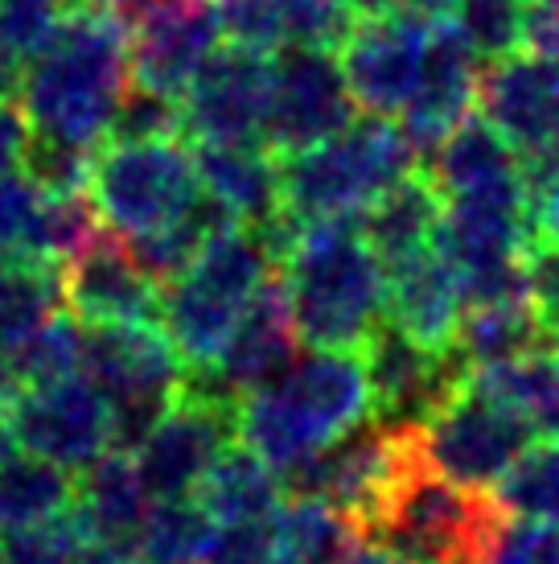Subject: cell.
Wrapping results in <instances>:
<instances>
[{
	"label": "cell",
	"mask_w": 559,
	"mask_h": 564,
	"mask_svg": "<svg viewBox=\"0 0 559 564\" xmlns=\"http://www.w3.org/2000/svg\"><path fill=\"white\" fill-rule=\"evenodd\" d=\"M128 87L132 63L124 21L108 4H95L66 13L54 42L25 66L17 99L37 137L99 149Z\"/></svg>",
	"instance_id": "6da1fadb"
},
{
	"label": "cell",
	"mask_w": 559,
	"mask_h": 564,
	"mask_svg": "<svg viewBox=\"0 0 559 564\" xmlns=\"http://www.w3.org/2000/svg\"><path fill=\"white\" fill-rule=\"evenodd\" d=\"M511 511L494 490L461 486L432 470L407 429L399 466L362 523V535L404 564H490Z\"/></svg>",
	"instance_id": "7a4b0ae2"
},
{
	"label": "cell",
	"mask_w": 559,
	"mask_h": 564,
	"mask_svg": "<svg viewBox=\"0 0 559 564\" xmlns=\"http://www.w3.org/2000/svg\"><path fill=\"white\" fill-rule=\"evenodd\" d=\"M371 421V383L358 350H313L239 400V441L284 478L300 462Z\"/></svg>",
	"instance_id": "3957f363"
},
{
	"label": "cell",
	"mask_w": 559,
	"mask_h": 564,
	"mask_svg": "<svg viewBox=\"0 0 559 564\" xmlns=\"http://www.w3.org/2000/svg\"><path fill=\"white\" fill-rule=\"evenodd\" d=\"M280 264L300 343L313 350H362L387 310V268L362 239L358 219L300 227Z\"/></svg>",
	"instance_id": "277c9868"
},
{
	"label": "cell",
	"mask_w": 559,
	"mask_h": 564,
	"mask_svg": "<svg viewBox=\"0 0 559 564\" xmlns=\"http://www.w3.org/2000/svg\"><path fill=\"white\" fill-rule=\"evenodd\" d=\"M412 170L416 153L395 120L354 116L329 141L280 158V203L296 227L358 219L391 182Z\"/></svg>",
	"instance_id": "5b68a950"
},
{
	"label": "cell",
	"mask_w": 559,
	"mask_h": 564,
	"mask_svg": "<svg viewBox=\"0 0 559 564\" xmlns=\"http://www.w3.org/2000/svg\"><path fill=\"white\" fill-rule=\"evenodd\" d=\"M276 272L272 251L248 227H227L194 256V264L161 289V329L169 334L186 367H206L234 322L243 317L260 284Z\"/></svg>",
	"instance_id": "8992f818"
},
{
	"label": "cell",
	"mask_w": 559,
	"mask_h": 564,
	"mask_svg": "<svg viewBox=\"0 0 559 564\" xmlns=\"http://www.w3.org/2000/svg\"><path fill=\"white\" fill-rule=\"evenodd\" d=\"M83 376L108 400L111 449H136L186 388L189 367L161 326H83Z\"/></svg>",
	"instance_id": "52a82bcc"
},
{
	"label": "cell",
	"mask_w": 559,
	"mask_h": 564,
	"mask_svg": "<svg viewBox=\"0 0 559 564\" xmlns=\"http://www.w3.org/2000/svg\"><path fill=\"white\" fill-rule=\"evenodd\" d=\"M87 194L111 236L140 239L182 219L202 198V182L194 149L182 137L128 144L108 141L95 149Z\"/></svg>",
	"instance_id": "ba28073f"
},
{
	"label": "cell",
	"mask_w": 559,
	"mask_h": 564,
	"mask_svg": "<svg viewBox=\"0 0 559 564\" xmlns=\"http://www.w3.org/2000/svg\"><path fill=\"white\" fill-rule=\"evenodd\" d=\"M535 437L539 429L518 408L502 404L473 379H465L428 421L416 424L424 462L452 482L478 490H494Z\"/></svg>",
	"instance_id": "9c48e42d"
},
{
	"label": "cell",
	"mask_w": 559,
	"mask_h": 564,
	"mask_svg": "<svg viewBox=\"0 0 559 564\" xmlns=\"http://www.w3.org/2000/svg\"><path fill=\"white\" fill-rule=\"evenodd\" d=\"M239 441V404L198 392L194 383L149 429L132 457L153 499H194L222 449Z\"/></svg>",
	"instance_id": "30bf717a"
},
{
	"label": "cell",
	"mask_w": 559,
	"mask_h": 564,
	"mask_svg": "<svg viewBox=\"0 0 559 564\" xmlns=\"http://www.w3.org/2000/svg\"><path fill=\"white\" fill-rule=\"evenodd\" d=\"M354 116L358 108L346 87L342 63L329 50L280 46L272 54L264 144L276 158L329 141Z\"/></svg>",
	"instance_id": "8fae6325"
},
{
	"label": "cell",
	"mask_w": 559,
	"mask_h": 564,
	"mask_svg": "<svg viewBox=\"0 0 559 564\" xmlns=\"http://www.w3.org/2000/svg\"><path fill=\"white\" fill-rule=\"evenodd\" d=\"M4 424L17 449L46 457L70 474L111 449L108 400L95 392V383L83 371L54 383L21 388L4 404Z\"/></svg>",
	"instance_id": "7c38bea8"
},
{
	"label": "cell",
	"mask_w": 559,
	"mask_h": 564,
	"mask_svg": "<svg viewBox=\"0 0 559 564\" xmlns=\"http://www.w3.org/2000/svg\"><path fill=\"white\" fill-rule=\"evenodd\" d=\"M358 359H362V371L371 383V421L387 424V429L424 424L469 379V371L457 362L449 346L432 350V346L407 338L387 317L371 329Z\"/></svg>",
	"instance_id": "4fadbf2b"
},
{
	"label": "cell",
	"mask_w": 559,
	"mask_h": 564,
	"mask_svg": "<svg viewBox=\"0 0 559 564\" xmlns=\"http://www.w3.org/2000/svg\"><path fill=\"white\" fill-rule=\"evenodd\" d=\"M407 445V429H387L379 421L354 424L346 437L326 445L321 454H313L309 462H300L296 470L280 478L288 499H313L333 507L338 516H346L362 532V523L371 516V507L379 502L383 486L391 482V474L399 466Z\"/></svg>",
	"instance_id": "5bb4252c"
},
{
	"label": "cell",
	"mask_w": 559,
	"mask_h": 564,
	"mask_svg": "<svg viewBox=\"0 0 559 564\" xmlns=\"http://www.w3.org/2000/svg\"><path fill=\"white\" fill-rule=\"evenodd\" d=\"M300 346L305 343H300L293 314H288V297H284L280 272H272L260 284V293L251 297L248 310H243V317L234 322L231 338L222 343V350L206 367H194L186 383H194L206 395L227 400V404H239L243 395L276 383L300 359Z\"/></svg>",
	"instance_id": "9a60e30c"
},
{
	"label": "cell",
	"mask_w": 559,
	"mask_h": 564,
	"mask_svg": "<svg viewBox=\"0 0 559 564\" xmlns=\"http://www.w3.org/2000/svg\"><path fill=\"white\" fill-rule=\"evenodd\" d=\"M267 83H272V54L222 42L177 99L182 132L198 144L264 141Z\"/></svg>",
	"instance_id": "2e32d148"
},
{
	"label": "cell",
	"mask_w": 559,
	"mask_h": 564,
	"mask_svg": "<svg viewBox=\"0 0 559 564\" xmlns=\"http://www.w3.org/2000/svg\"><path fill=\"white\" fill-rule=\"evenodd\" d=\"M132 83L182 99L198 66L222 46L215 0H144L124 21Z\"/></svg>",
	"instance_id": "e0dca14e"
},
{
	"label": "cell",
	"mask_w": 559,
	"mask_h": 564,
	"mask_svg": "<svg viewBox=\"0 0 559 564\" xmlns=\"http://www.w3.org/2000/svg\"><path fill=\"white\" fill-rule=\"evenodd\" d=\"M428 37H432L428 25L395 9L358 17L350 37L342 42V75L362 116L395 120L404 111L428 54Z\"/></svg>",
	"instance_id": "ac0fdd59"
},
{
	"label": "cell",
	"mask_w": 559,
	"mask_h": 564,
	"mask_svg": "<svg viewBox=\"0 0 559 564\" xmlns=\"http://www.w3.org/2000/svg\"><path fill=\"white\" fill-rule=\"evenodd\" d=\"M66 314L83 326H161V284L108 227L58 268Z\"/></svg>",
	"instance_id": "d6986e66"
},
{
	"label": "cell",
	"mask_w": 559,
	"mask_h": 564,
	"mask_svg": "<svg viewBox=\"0 0 559 564\" xmlns=\"http://www.w3.org/2000/svg\"><path fill=\"white\" fill-rule=\"evenodd\" d=\"M478 116L518 158L559 141V58L518 50L478 70Z\"/></svg>",
	"instance_id": "ffe728a7"
},
{
	"label": "cell",
	"mask_w": 559,
	"mask_h": 564,
	"mask_svg": "<svg viewBox=\"0 0 559 564\" xmlns=\"http://www.w3.org/2000/svg\"><path fill=\"white\" fill-rule=\"evenodd\" d=\"M473 108H478V58L461 42V33L452 25H440L428 37L419 79L399 111V132L407 137L416 161L432 158L436 144L461 120H469Z\"/></svg>",
	"instance_id": "44dd1931"
},
{
	"label": "cell",
	"mask_w": 559,
	"mask_h": 564,
	"mask_svg": "<svg viewBox=\"0 0 559 564\" xmlns=\"http://www.w3.org/2000/svg\"><path fill=\"white\" fill-rule=\"evenodd\" d=\"M461 314H465L461 272L436 243L387 268L383 317L391 326L404 329L407 338L432 346V350H445L452 343V329H457Z\"/></svg>",
	"instance_id": "7402d4cb"
},
{
	"label": "cell",
	"mask_w": 559,
	"mask_h": 564,
	"mask_svg": "<svg viewBox=\"0 0 559 564\" xmlns=\"http://www.w3.org/2000/svg\"><path fill=\"white\" fill-rule=\"evenodd\" d=\"M419 170L428 173L445 203H485V198H518L527 194L518 153L485 124L482 116H469L452 128L436 153Z\"/></svg>",
	"instance_id": "603a6c76"
},
{
	"label": "cell",
	"mask_w": 559,
	"mask_h": 564,
	"mask_svg": "<svg viewBox=\"0 0 559 564\" xmlns=\"http://www.w3.org/2000/svg\"><path fill=\"white\" fill-rule=\"evenodd\" d=\"M202 194H210L239 227L260 231L284 215L280 203V158L264 141L194 144Z\"/></svg>",
	"instance_id": "cb8c5ba5"
},
{
	"label": "cell",
	"mask_w": 559,
	"mask_h": 564,
	"mask_svg": "<svg viewBox=\"0 0 559 564\" xmlns=\"http://www.w3.org/2000/svg\"><path fill=\"white\" fill-rule=\"evenodd\" d=\"M149 507H153V495L128 449H108L78 470L70 511L95 549H136Z\"/></svg>",
	"instance_id": "d4e9b609"
},
{
	"label": "cell",
	"mask_w": 559,
	"mask_h": 564,
	"mask_svg": "<svg viewBox=\"0 0 559 564\" xmlns=\"http://www.w3.org/2000/svg\"><path fill=\"white\" fill-rule=\"evenodd\" d=\"M440 219H445V198H440L436 182L424 170H412L399 182H391L358 215V231L371 243L374 256L383 260V268H391L407 256H416V251L432 248Z\"/></svg>",
	"instance_id": "484cf974"
},
{
	"label": "cell",
	"mask_w": 559,
	"mask_h": 564,
	"mask_svg": "<svg viewBox=\"0 0 559 564\" xmlns=\"http://www.w3.org/2000/svg\"><path fill=\"white\" fill-rule=\"evenodd\" d=\"M449 350L469 376L514 362L523 355L551 350V329L539 317L535 301H497V305H465V314L452 329Z\"/></svg>",
	"instance_id": "4316f807"
},
{
	"label": "cell",
	"mask_w": 559,
	"mask_h": 564,
	"mask_svg": "<svg viewBox=\"0 0 559 564\" xmlns=\"http://www.w3.org/2000/svg\"><path fill=\"white\" fill-rule=\"evenodd\" d=\"M70 507H75V474L17 445L0 454V535L50 523Z\"/></svg>",
	"instance_id": "83f0119b"
},
{
	"label": "cell",
	"mask_w": 559,
	"mask_h": 564,
	"mask_svg": "<svg viewBox=\"0 0 559 564\" xmlns=\"http://www.w3.org/2000/svg\"><path fill=\"white\" fill-rule=\"evenodd\" d=\"M194 499L202 502L215 523H243V519L276 516L284 502V486L264 457H255L243 441H234L210 466Z\"/></svg>",
	"instance_id": "f1b7e54d"
},
{
	"label": "cell",
	"mask_w": 559,
	"mask_h": 564,
	"mask_svg": "<svg viewBox=\"0 0 559 564\" xmlns=\"http://www.w3.org/2000/svg\"><path fill=\"white\" fill-rule=\"evenodd\" d=\"M63 310L58 268L17 251H0V350L25 343L33 329Z\"/></svg>",
	"instance_id": "f546056e"
},
{
	"label": "cell",
	"mask_w": 559,
	"mask_h": 564,
	"mask_svg": "<svg viewBox=\"0 0 559 564\" xmlns=\"http://www.w3.org/2000/svg\"><path fill=\"white\" fill-rule=\"evenodd\" d=\"M358 528L333 507L313 499H288L276 511L272 564H338L358 540Z\"/></svg>",
	"instance_id": "4dcf8cb0"
},
{
	"label": "cell",
	"mask_w": 559,
	"mask_h": 564,
	"mask_svg": "<svg viewBox=\"0 0 559 564\" xmlns=\"http://www.w3.org/2000/svg\"><path fill=\"white\" fill-rule=\"evenodd\" d=\"M469 379L490 395H497L502 404L518 408L539 433L559 437V362L551 350L523 355V359L478 371Z\"/></svg>",
	"instance_id": "1f68e13d"
},
{
	"label": "cell",
	"mask_w": 559,
	"mask_h": 564,
	"mask_svg": "<svg viewBox=\"0 0 559 564\" xmlns=\"http://www.w3.org/2000/svg\"><path fill=\"white\" fill-rule=\"evenodd\" d=\"M215 528L198 499H156L136 535V552L144 564H202Z\"/></svg>",
	"instance_id": "d6a6232c"
},
{
	"label": "cell",
	"mask_w": 559,
	"mask_h": 564,
	"mask_svg": "<svg viewBox=\"0 0 559 564\" xmlns=\"http://www.w3.org/2000/svg\"><path fill=\"white\" fill-rule=\"evenodd\" d=\"M497 502L523 519L559 528V437H535L506 478L494 486Z\"/></svg>",
	"instance_id": "836d02e7"
},
{
	"label": "cell",
	"mask_w": 559,
	"mask_h": 564,
	"mask_svg": "<svg viewBox=\"0 0 559 564\" xmlns=\"http://www.w3.org/2000/svg\"><path fill=\"white\" fill-rule=\"evenodd\" d=\"M530 0H457L452 30L473 50L478 63H502L527 50Z\"/></svg>",
	"instance_id": "e575fe53"
},
{
	"label": "cell",
	"mask_w": 559,
	"mask_h": 564,
	"mask_svg": "<svg viewBox=\"0 0 559 564\" xmlns=\"http://www.w3.org/2000/svg\"><path fill=\"white\" fill-rule=\"evenodd\" d=\"M9 362H13L21 388L78 376V367H83V322H75L66 310L54 314L50 322L33 329L25 343H17L9 350Z\"/></svg>",
	"instance_id": "d590c367"
},
{
	"label": "cell",
	"mask_w": 559,
	"mask_h": 564,
	"mask_svg": "<svg viewBox=\"0 0 559 564\" xmlns=\"http://www.w3.org/2000/svg\"><path fill=\"white\" fill-rule=\"evenodd\" d=\"M87 556H91V540L75 511L25 532L0 535V564H87Z\"/></svg>",
	"instance_id": "8d00e7d4"
},
{
	"label": "cell",
	"mask_w": 559,
	"mask_h": 564,
	"mask_svg": "<svg viewBox=\"0 0 559 564\" xmlns=\"http://www.w3.org/2000/svg\"><path fill=\"white\" fill-rule=\"evenodd\" d=\"M63 0H0V54L30 66L63 30Z\"/></svg>",
	"instance_id": "74e56055"
},
{
	"label": "cell",
	"mask_w": 559,
	"mask_h": 564,
	"mask_svg": "<svg viewBox=\"0 0 559 564\" xmlns=\"http://www.w3.org/2000/svg\"><path fill=\"white\" fill-rule=\"evenodd\" d=\"M280 25H284V46L309 50H342L358 17L342 0H276Z\"/></svg>",
	"instance_id": "f35d334b"
},
{
	"label": "cell",
	"mask_w": 559,
	"mask_h": 564,
	"mask_svg": "<svg viewBox=\"0 0 559 564\" xmlns=\"http://www.w3.org/2000/svg\"><path fill=\"white\" fill-rule=\"evenodd\" d=\"M182 137V104L173 95L149 91V87H128L120 108L111 116L108 141H169Z\"/></svg>",
	"instance_id": "ab89813d"
},
{
	"label": "cell",
	"mask_w": 559,
	"mask_h": 564,
	"mask_svg": "<svg viewBox=\"0 0 559 564\" xmlns=\"http://www.w3.org/2000/svg\"><path fill=\"white\" fill-rule=\"evenodd\" d=\"M95 149H78V144L54 141V137H37L33 132L30 149H25V177L42 194H75L87 189V173H91Z\"/></svg>",
	"instance_id": "60d3db41"
},
{
	"label": "cell",
	"mask_w": 559,
	"mask_h": 564,
	"mask_svg": "<svg viewBox=\"0 0 559 564\" xmlns=\"http://www.w3.org/2000/svg\"><path fill=\"white\" fill-rule=\"evenodd\" d=\"M218 21H222V42L260 54H276L284 46L276 0H218Z\"/></svg>",
	"instance_id": "b9f144b4"
},
{
	"label": "cell",
	"mask_w": 559,
	"mask_h": 564,
	"mask_svg": "<svg viewBox=\"0 0 559 564\" xmlns=\"http://www.w3.org/2000/svg\"><path fill=\"white\" fill-rule=\"evenodd\" d=\"M272 549H276V516L218 523L202 564H272Z\"/></svg>",
	"instance_id": "7bdbcfd3"
},
{
	"label": "cell",
	"mask_w": 559,
	"mask_h": 564,
	"mask_svg": "<svg viewBox=\"0 0 559 564\" xmlns=\"http://www.w3.org/2000/svg\"><path fill=\"white\" fill-rule=\"evenodd\" d=\"M490 564H559V528L511 516L497 535Z\"/></svg>",
	"instance_id": "ee69618b"
},
{
	"label": "cell",
	"mask_w": 559,
	"mask_h": 564,
	"mask_svg": "<svg viewBox=\"0 0 559 564\" xmlns=\"http://www.w3.org/2000/svg\"><path fill=\"white\" fill-rule=\"evenodd\" d=\"M42 198L46 194L33 186L25 173L0 177V251L25 256L30 231L33 223H37V210H42Z\"/></svg>",
	"instance_id": "f6af8a7d"
},
{
	"label": "cell",
	"mask_w": 559,
	"mask_h": 564,
	"mask_svg": "<svg viewBox=\"0 0 559 564\" xmlns=\"http://www.w3.org/2000/svg\"><path fill=\"white\" fill-rule=\"evenodd\" d=\"M527 276H530V301H535V310L547 322V329H556L559 326V248L539 243V248L530 251Z\"/></svg>",
	"instance_id": "bcb514c9"
},
{
	"label": "cell",
	"mask_w": 559,
	"mask_h": 564,
	"mask_svg": "<svg viewBox=\"0 0 559 564\" xmlns=\"http://www.w3.org/2000/svg\"><path fill=\"white\" fill-rule=\"evenodd\" d=\"M30 141H33L30 116L21 111V104H17V99H0V177L21 173Z\"/></svg>",
	"instance_id": "7dc6e473"
},
{
	"label": "cell",
	"mask_w": 559,
	"mask_h": 564,
	"mask_svg": "<svg viewBox=\"0 0 559 564\" xmlns=\"http://www.w3.org/2000/svg\"><path fill=\"white\" fill-rule=\"evenodd\" d=\"M391 9L419 21V25H428V30H440L457 13V0H391Z\"/></svg>",
	"instance_id": "c3c4849f"
},
{
	"label": "cell",
	"mask_w": 559,
	"mask_h": 564,
	"mask_svg": "<svg viewBox=\"0 0 559 564\" xmlns=\"http://www.w3.org/2000/svg\"><path fill=\"white\" fill-rule=\"evenodd\" d=\"M338 564H404V561H399V556H391L383 544H374V540H366V535H358Z\"/></svg>",
	"instance_id": "681fc988"
},
{
	"label": "cell",
	"mask_w": 559,
	"mask_h": 564,
	"mask_svg": "<svg viewBox=\"0 0 559 564\" xmlns=\"http://www.w3.org/2000/svg\"><path fill=\"white\" fill-rule=\"evenodd\" d=\"M535 223H539V239L547 248H559V189L535 210Z\"/></svg>",
	"instance_id": "f907efd6"
},
{
	"label": "cell",
	"mask_w": 559,
	"mask_h": 564,
	"mask_svg": "<svg viewBox=\"0 0 559 564\" xmlns=\"http://www.w3.org/2000/svg\"><path fill=\"white\" fill-rule=\"evenodd\" d=\"M87 564H144V556L136 549H95L91 544Z\"/></svg>",
	"instance_id": "816d5d0a"
},
{
	"label": "cell",
	"mask_w": 559,
	"mask_h": 564,
	"mask_svg": "<svg viewBox=\"0 0 559 564\" xmlns=\"http://www.w3.org/2000/svg\"><path fill=\"white\" fill-rule=\"evenodd\" d=\"M342 4L354 17H371V13H383V9H391V0H342Z\"/></svg>",
	"instance_id": "f5cc1de1"
},
{
	"label": "cell",
	"mask_w": 559,
	"mask_h": 564,
	"mask_svg": "<svg viewBox=\"0 0 559 564\" xmlns=\"http://www.w3.org/2000/svg\"><path fill=\"white\" fill-rule=\"evenodd\" d=\"M13 449V437H9V424H4V408H0V454Z\"/></svg>",
	"instance_id": "db71d44e"
},
{
	"label": "cell",
	"mask_w": 559,
	"mask_h": 564,
	"mask_svg": "<svg viewBox=\"0 0 559 564\" xmlns=\"http://www.w3.org/2000/svg\"><path fill=\"white\" fill-rule=\"evenodd\" d=\"M95 4H103V0H63L66 13H75V9H95Z\"/></svg>",
	"instance_id": "11a10c76"
},
{
	"label": "cell",
	"mask_w": 559,
	"mask_h": 564,
	"mask_svg": "<svg viewBox=\"0 0 559 564\" xmlns=\"http://www.w3.org/2000/svg\"><path fill=\"white\" fill-rule=\"evenodd\" d=\"M551 355H556V362H559V326L551 329Z\"/></svg>",
	"instance_id": "9f6ffc18"
},
{
	"label": "cell",
	"mask_w": 559,
	"mask_h": 564,
	"mask_svg": "<svg viewBox=\"0 0 559 564\" xmlns=\"http://www.w3.org/2000/svg\"><path fill=\"white\" fill-rule=\"evenodd\" d=\"M215 4H218V0H215Z\"/></svg>",
	"instance_id": "6f0895ef"
}]
</instances>
